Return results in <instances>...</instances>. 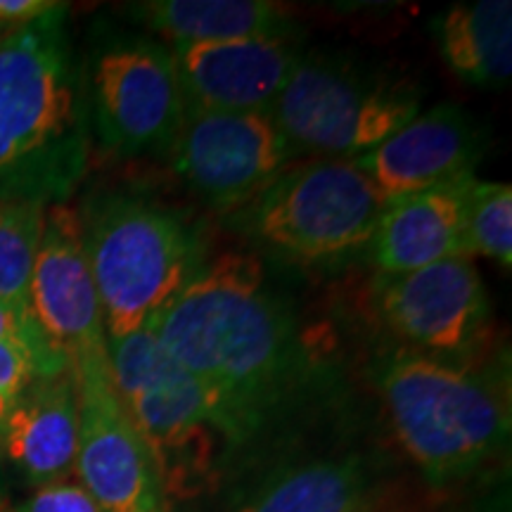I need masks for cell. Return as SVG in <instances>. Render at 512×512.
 I'll use <instances>...</instances> for the list:
<instances>
[{
	"label": "cell",
	"instance_id": "1",
	"mask_svg": "<svg viewBox=\"0 0 512 512\" xmlns=\"http://www.w3.org/2000/svg\"><path fill=\"white\" fill-rule=\"evenodd\" d=\"M150 328L200 384L228 448L226 482L299 441L304 420L335 401V361L256 254H211Z\"/></svg>",
	"mask_w": 512,
	"mask_h": 512
},
{
	"label": "cell",
	"instance_id": "2",
	"mask_svg": "<svg viewBox=\"0 0 512 512\" xmlns=\"http://www.w3.org/2000/svg\"><path fill=\"white\" fill-rule=\"evenodd\" d=\"M366 375L396 448L432 489L470 482L508 456V366L441 361L389 339Z\"/></svg>",
	"mask_w": 512,
	"mask_h": 512
},
{
	"label": "cell",
	"instance_id": "3",
	"mask_svg": "<svg viewBox=\"0 0 512 512\" xmlns=\"http://www.w3.org/2000/svg\"><path fill=\"white\" fill-rule=\"evenodd\" d=\"M91 152L67 5L0 36V197L60 204Z\"/></svg>",
	"mask_w": 512,
	"mask_h": 512
},
{
	"label": "cell",
	"instance_id": "4",
	"mask_svg": "<svg viewBox=\"0 0 512 512\" xmlns=\"http://www.w3.org/2000/svg\"><path fill=\"white\" fill-rule=\"evenodd\" d=\"M79 219L107 342L150 328L211 259L207 221L150 192H100Z\"/></svg>",
	"mask_w": 512,
	"mask_h": 512
},
{
	"label": "cell",
	"instance_id": "5",
	"mask_svg": "<svg viewBox=\"0 0 512 512\" xmlns=\"http://www.w3.org/2000/svg\"><path fill=\"white\" fill-rule=\"evenodd\" d=\"M107 351L121 406L155 460L174 510L223 489L228 448L195 377L166 354L152 328L107 342Z\"/></svg>",
	"mask_w": 512,
	"mask_h": 512
},
{
	"label": "cell",
	"instance_id": "6",
	"mask_svg": "<svg viewBox=\"0 0 512 512\" xmlns=\"http://www.w3.org/2000/svg\"><path fill=\"white\" fill-rule=\"evenodd\" d=\"M420 112L411 83L335 50H306L271 105L297 157L368 155Z\"/></svg>",
	"mask_w": 512,
	"mask_h": 512
},
{
	"label": "cell",
	"instance_id": "7",
	"mask_svg": "<svg viewBox=\"0 0 512 512\" xmlns=\"http://www.w3.org/2000/svg\"><path fill=\"white\" fill-rule=\"evenodd\" d=\"M387 200L354 159L292 162L228 223L294 264H332L366 249Z\"/></svg>",
	"mask_w": 512,
	"mask_h": 512
},
{
	"label": "cell",
	"instance_id": "8",
	"mask_svg": "<svg viewBox=\"0 0 512 512\" xmlns=\"http://www.w3.org/2000/svg\"><path fill=\"white\" fill-rule=\"evenodd\" d=\"M88 128L112 157H162L185 117L176 55L145 31H105L88 64Z\"/></svg>",
	"mask_w": 512,
	"mask_h": 512
},
{
	"label": "cell",
	"instance_id": "9",
	"mask_svg": "<svg viewBox=\"0 0 512 512\" xmlns=\"http://www.w3.org/2000/svg\"><path fill=\"white\" fill-rule=\"evenodd\" d=\"M216 512H389L396 498L387 451L285 446L233 477Z\"/></svg>",
	"mask_w": 512,
	"mask_h": 512
},
{
	"label": "cell",
	"instance_id": "10",
	"mask_svg": "<svg viewBox=\"0 0 512 512\" xmlns=\"http://www.w3.org/2000/svg\"><path fill=\"white\" fill-rule=\"evenodd\" d=\"M370 304L392 342L441 361L472 363L491 330L489 294L470 256L375 275Z\"/></svg>",
	"mask_w": 512,
	"mask_h": 512
},
{
	"label": "cell",
	"instance_id": "11",
	"mask_svg": "<svg viewBox=\"0 0 512 512\" xmlns=\"http://www.w3.org/2000/svg\"><path fill=\"white\" fill-rule=\"evenodd\" d=\"M164 157L178 181L226 219L297 159L268 112L204 110H185Z\"/></svg>",
	"mask_w": 512,
	"mask_h": 512
},
{
	"label": "cell",
	"instance_id": "12",
	"mask_svg": "<svg viewBox=\"0 0 512 512\" xmlns=\"http://www.w3.org/2000/svg\"><path fill=\"white\" fill-rule=\"evenodd\" d=\"M36 325L74 375L110 366L105 323L83 249L79 209L50 204L29 285Z\"/></svg>",
	"mask_w": 512,
	"mask_h": 512
},
{
	"label": "cell",
	"instance_id": "13",
	"mask_svg": "<svg viewBox=\"0 0 512 512\" xmlns=\"http://www.w3.org/2000/svg\"><path fill=\"white\" fill-rule=\"evenodd\" d=\"M74 380L79 392L74 475L81 489L102 512H176L155 460L121 406L110 366Z\"/></svg>",
	"mask_w": 512,
	"mask_h": 512
},
{
	"label": "cell",
	"instance_id": "14",
	"mask_svg": "<svg viewBox=\"0 0 512 512\" xmlns=\"http://www.w3.org/2000/svg\"><path fill=\"white\" fill-rule=\"evenodd\" d=\"M302 31L176 48L185 107L268 112L306 53Z\"/></svg>",
	"mask_w": 512,
	"mask_h": 512
},
{
	"label": "cell",
	"instance_id": "15",
	"mask_svg": "<svg viewBox=\"0 0 512 512\" xmlns=\"http://www.w3.org/2000/svg\"><path fill=\"white\" fill-rule=\"evenodd\" d=\"M486 150L484 128L458 107L439 102L418 112L394 136L354 159L384 200L475 178Z\"/></svg>",
	"mask_w": 512,
	"mask_h": 512
},
{
	"label": "cell",
	"instance_id": "16",
	"mask_svg": "<svg viewBox=\"0 0 512 512\" xmlns=\"http://www.w3.org/2000/svg\"><path fill=\"white\" fill-rule=\"evenodd\" d=\"M76 448L79 392L72 370L38 375L5 422L0 460L36 491L74 475Z\"/></svg>",
	"mask_w": 512,
	"mask_h": 512
},
{
	"label": "cell",
	"instance_id": "17",
	"mask_svg": "<svg viewBox=\"0 0 512 512\" xmlns=\"http://www.w3.org/2000/svg\"><path fill=\"white\" fill-rule=\"evenodd\" d=\"M465 181L439 185L384 204L368 254L377 275H401L465 254Z\"/></svg>",
	"mask_w": 512,
	"mask_h": 512
},
{
	"label": "cell",
	"instance_id": "18",
	"mask_svg": "<svg viewBox=\"0 0 512 512\" xmlns=\"http://www.w3.org/2000/svg\"><path fill=\"white\" fill-rule=\"evenodd\" d=\"M124 15L171 50L294 31L283 5L271 0H143Z\"/></svg>",
	"mask_w": 512,
	"mask_h": 512
},
{
	"label": "cell",
	"instance_id": "19",
	"mask_svg": "<svg viewBox=\"0 0 512 512\" xmlns=\"http://www.w3.org/2000/svg\"><path fill=\"white\" fill-rule=\"evenodd\" d=\"M432 34L441 60L463 83L505 88L512 74V3H458L434 17Z\"/></svg>",
	"mask_w": 512,
	"mask_h": 512
},
{
	"label": "cell",
	"instance_id": "20",
	"mask_svg": "<svg viewBox=\"0 0 512 512\" xmlns=\"http://www.w3.org/2000/svg\"><path fill=\"white\" fill-rule=\"evenodd\" d=\"M46 211L48 204L0 197V299L22 309H29L31 271Z\"/></svg>",
	"mask_w": 512,
	"mask_h": 512
},
{
	"label": "cell",
	"instance_id": "21",
	"mask_svg": "<svg viewBox=\"0 0 512 512\" xmlns=\"http://www.w3.org/2000/svg\"><path fill=\"white\" fill-rule=\"evenodd\" d=\"M465 254L486 256L510 271L512 266V185L479 181L465 195Z\"/></svg>",
	"mask_w": 512,
	"mask_h": 512
},
{
	"label": "cell",
	"instance_id": "22",
	"mask_svg": "<svg viewBox=\"0 0 512 512\" xmlns=\"http://www.w3.org/2000/svg\"><path fill=\"white\" fill-rule=\"evenodd\" d=\"M0 344H15L31 351L36 361L41 363L43 375H55L62 370H69L67 361L50 347V342L36 325L29 309L15 306L0 299Z\"/></svg>",
	"mask_w": 512,
	"mask_h": 512
},
{
	"label": "cell",
	"instance_id": "23",
	"mask_svg": "<svg viewBox=\"0 0 512 512\" xmlns=\"http://www.w3.org/2000/svg\"><path fill=\"white\" fill-rule=\"evenodd\" d=\"M38 375H43L41 363L31 351L15 344H0V437L19 396Z\"/></svg>",
	"mask_w": 512,
	"mask_h": 512
},
{
	"label": "cell",
	"instance_id": "24",
	"mask_svg": "<svg viewBox=\"0 0 512 512\" xmlns=\"http://www.w3.org/2000/svg\"><path fill=\"white\" fill-rule=\"evenodd\" d=\"M15 512H102L79 482H57L36 489L27 501L12 505Z\"/></svg>",
	"mask_w": 512,
	"mask_h": 512
},
{
	"label": "cell",
	"instance_id": "25",
	"mask_svg": "<svg viewBox=\"0 0 512 512\" xmlns=\"http://www.w3.org/2000/svg\"><path fill=\"white\" fill-rule=\"evenodd\" d=\"M60 5L62 3H53V0H0V24L10 29L24 27L50 15Z\"/></svg>",
	"mask_w": 512,
	"mask_h": 512
},
{
	"label": "cell",
	"instance_id": "26",
	"mask_svg": "<svg viewBox=\"0 0 512 512\" xmlns=\"http://www.w3.org/2000/svg\"><path fill=\"white\" fill-rule=\"evenodd\" d=\"M0 512H15V508H12V505H8L3 501V498H0Z\"/></svg>",
	"mask_w": 512,
	"mask_h": 512
},
{
	"label": "cell",
	"instance_id": "27",
	"mask_svg": "<svg viewBox=\"0 0 512 512\" xmlns=\"http://www.w3.org/2000/svg\"><path fill=\"white\" fill-rule=\"evenodd\" d=\"M5 31H8V27H3V24H0V36H3Z\"/></svg>",
	"mask_w": 512,
	"mask_h": 512
}]
</instances>
